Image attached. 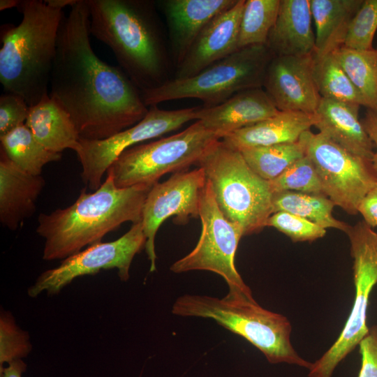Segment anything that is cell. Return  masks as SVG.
<instances>
[{
	"label": "cell",
	"mask_w": 377,
	"mask_h": 377,
	"mask_svg": "<svg viewBox=\"0 0 377 377\" xmlns=\"http://www.w3.org/2000/svg\"><path fill=\"white\" fill-rule=\"evenodd\" d=\"M86 0L64 15L49 95L73 119L80 138L103 140L140 121L149 108L121 68L101 60L90 43Z\"/></svg>",
	"instance_id": "cell-1"
},
{
	"label": "cell",
	"mask_w": 377,
	"mask_h": 377,
	"mask_svg": "<svg viewBox=\"0 0 377 377\" xmlns=\"http://www.w3.org/2000/svg\"><path fill=\"white\" fill-rule=\"evenodd\" d=\"M152 186L140 184L119 188L107 174L94 192L83 188L70 206L40 213L36 232L45 239L43 259L64 260L84 246L101 242L106 234L125 222L141 221L144 203Z\"/></svg>",
	"instance_id": "cell-2"
},
{
	"label": "cell",
	"mask_w": 377,
	"mask_h": 377,
	"mask_svg": "<svg viewBox=\"0 0 377 377\" xmlns=\"http://www.w3.org/2000/svg\"><path fill=\"white\" fill-rule=\"evenodd\" d=\"M90 35L108 46L121 69L140 90L166 80L167 59L154 3L86 0Z\"/></svg>",
	"instance_id": "cell-3"
},
{
	"label": "cell",
	"mask_w": 377,
	"mask_h": 377,
	"mask_svg": "<svg viewBox=\"0 0 377 377\" xmlns=\"http://www.w3.org/2000/svg\"><path fill=\"white\" fill-rule=\"evenodd\" d=\"M18 25L1 26L0 82L5 92L15 94L29 107L49 94L63 10L45 1H20Z\"/></svg>",
	"instance_id": "cell-4"
},
{
	"label": "cell",
	"mask_w": 377,
	"mask_h": 377,
	"mask_svg": "<svg viewBox=\"0 0 377 377\" xmlns=\"http://www.w3.org/2000/svg\"><path fill=\"white\" fill-rule=\"evenodd\" d=\"M172 313L182 317L214 320L257 348L270 364L286 363L309 369L290 340L291 323L282 314L264 309L253 297L228 291L222 298L186 294L174 302Z\"/></svg>",
	"instance_id": "cell-5"
},
{
	"label": "cell",
	"mask_w": 377,
	"mask_h": 377,
	"mask_svg": "<svg viewBox=\"0 0 377 377\" xmlns=\"http://www.w3.org/2000/svg\"><path fill=\"white\" fill-rule=\"evenodd\" d=\"M196 165L203 170L223 215L241 229L244 236L266 227L273 214L269 182L249 166L240 151L220 140L208 149Z\"/></svg>",
	"instance_id": "cell-6"
},
{
	"label": "cell",
	"mask_w": 377,
	"mask_h": 377,
	"mask_svg": "<svg viewBox=\"0 0 377 377\" xmlns=\"http://www.w3.org/2000/svg\"><path fill=\"white\" fill-rule=\"evenodd\" d=\"M273 57L266 45L246 47L193 76L173 78L156 87L142 90L141 96L148 108L182 98H197L203 102L202 107H214L239 91L262 88Z\"/></svg>",
	"instance_id": "cell-7"
},
{
	"label": "cell",
	"mask_w": 377,
	"mask_h": 377,
	"mask_svg": "<svg viewBox=\"0 0 377 377\" xmlns=\"http://www.w3.org/2000/svg\"><path fill=\"white\" fill-rule=\"evenodd\" d=\"M221 138L199 121L178 133L137 145L121 154L108 169L119 188L152 186L164 175L186 170Z\"/></svg>",
	"instance_id": "cell-8"
},
{
	"label": "cell",
	"mask_w": 377,
	"mask_h": 377,
	"mask_svg": "<svg viewBox=\"0 0 377 377\" xmlns=\"http://www.w3.org/2000/svg\"><path fill=\"white\" fill-rule=\"evenodd\" d=\"M346 235L353 260V307L339 337L312 362L308 377H332L338 364L355 350L369 331L367 318L369 297L377 284V233L361 221L350 226Z\"/></svg>",
	"instance_id": "cell-9"
},
{
	"label": "cell",
	"mask_w": 377,
	"mask_h": 377,
	"mask_svg": "<svg viewBox=\"0 0 377 377\" xmlns=\"http://www.w3.org/2000/svg\"><path fill=\"white\" fill-rule=\"evenodd\" d=\"M199 217L202 231L197 244L190 253L175 261L170 270L177 274L209 271L225 280L228 291L253 297L235 265V253L243 232L223 215L207 181L200 200Z\"/></svg>",
	"instance_id": "cell-10"
},
{
	"label": "cell",
	"mask_w": 377,
	"mask_h": 377,
	"mask_svg": "<svg viewBox=\"0 0 377 377\" xmlns=\"http://www.w3.org/2000/svg\"><path fill=\"white\" fill-rule=\"evenodd\" d=\"M300 140L315 167L323 193L348 214H357L361 200L377 182V172L371 161L310 130L304 132Z\"/></svg>",
	"instance_id": "cell-11"
},
{
	"label": "cell",
	"mask_w": 377,
	"mask_h": 377,
	"mask_svg": "<svg viewBox=\"0 0 377 377\" xmlns=\"http://www.w3.org/2000/svg\"><path fill=\"white\" fill-rule=\"evenodd\" d=\"M198 109L165 110L152 105L140 121L108 138H80L75 152L82 166L83 182L94 191L97 190L103 183V175L122 152L138 143L175 131L189 121L197 120Z\"/></svg>",
	"instance_id": "cell-12"
},
{
	"label": "cell",
	"mask_w": 377,
	"mask_h": 377,
	"mask_svg": "<svg viewBox=\"0 0 377 377\" xmlns=\"http://www.w3.org/2000/svg\"><path fill=\"white\" fill-rule=\"evenodd\" d=\"M146 243L142 222L133 223L130 230L117 239L89 246L64 259L59 266L42 272L28 288V295L36 297L42 293L58 294L75 279L101 269L116 268L120 280L126 281L135 256L145 249Z\"/></svg>",
	"instance_id": "cell-13"
},
{
	"label": "cell",
	"mask_w": 377,
	"mask_h": 377,
	"mask_svg": "<svg viewBox=\"0 0 377 377\" xmlns=\"http://www.w3.org/2000/svg\"><path fill=\"white\" fill-rule=\"evenodd\" d=\"M207 179L202 168L174 173L149 190L142 212V224L147 237L145 251L150 263L149 272L156 269L155 237L168 218L174 216L177 223H186L199 217V204Z\"/></svg>",
	"instance_id": "cell-14"
},
{
	"label": "cell",
	"mask_w": 377,
	"mask_h": 377,
	"mask_svg": "<svg viewBox=\"0 0 377 377\" xmlns=\"http://www.w3.org/2000/svg\"><path fill=\"white\" fill-rule=\"evenodd\" d=\"M263 87L279 111L314 114L321 100L313 77V55L274 56Z\"/></svg>",
	"instance_id": "cell-15"
},
{
	"label": "cell",
	"mask_w": 377,
	"mask_h": 377,
	"mask_svg": "<svg viewBox=\"0 0 377 377\" xmlns=\"http://www.w3.org/2000/svg\"><path fill=\"white\" fill-rule=\"evenodd\" d=\"M245 0L216 16L198 36L174 78L193 76L238 50V36Z\"/></svg>",
	"instance_id": "cell-16"
},
{
	"label": "cell",
	"mask_w": 377,
	"mask_h": 377,
	"mask_svg": "<svg viewBox=\"0 0 377 377\" xmlns=\"http://www.w3.org/2000/svg\"><path fill=\"white\" fill-rule=\"evenodd\" d=\"M279 112L264 89L254 88L239 91L218 105L199 107L197 120L221 139Z\"/></svg>",
	"instance_id": "cell-17"
},
{
	"label": "cell",
	"mask_w": 377,
	"mask_h": 377,
	"mask_svg": "<svg viewBox=\"0 0 377 377\" xmlns=\"http://www.w3.org/2000/svg\"><path fill=\"white\" fill-rule=\"evenodd\" d=\"M237 0H166L160 1L165 14L172 55L179 65L205 28Z\"/></svg>",
	"instance_id": "cell-18"
},
{
	"label": "cell",
	"mask_w": 377,
	"mask_h": 377,
	"mask_svg": "<svg viewBox=\"0 0 377 377\" xmlns=\"http://www.w3.org/2000/svg\"><path fill=\"white\" fill-rule=\"evenodd\" d=\"M45 184L41 175L22 170L0 147V221L11 230L31 216Z\"/></svg>",
	"instance_id": "cell-19"
},
{
	"label": "cell",
	"mask_w": 377,
	"mask_h": 377,
	"mask_svg": "<svg viewBox=\"0 0 377 377\" xmlns=\"http://www.w3.org/2000/svg\"><path fill=\"white\" fill-rule=\"evenodd\" d=\"M311 22L309 0H280L266 46L274 56L313 55L316 37Z\"/></svg>",
	"instance_id": "cell-20"
},
{
	"label": "cell",
	"mask_w": 377,
	"mask_h": 377,
	"mask_svg": "<svg viewBox=\"0 0 377 377\" xmlns=\"http://www.w3.org/2000/svg\"><path fill=\"white\" fill-rule=\"evenodd\" d=\"M360 105L323 98L315 112V127L347 151L372 160L374 145L359 119Z\"/></svg>",
	"instance_id": "cell-21"
},
{
	"label": "cell",
	"mask_w": 377,
	"mask_h": 377,
	"mask_svg": "<svg viewBox=\"0 0 377 377\" xmlns=\"http://www.w3.org/2000/svg\"><path fill=\"white\" fill-rule=\"evenodd\" d=\"M315 114L279 111L250 126L235 131L221 140L228 147L244 149L297 142L301 135L316 123Z\"/></svg>",
	"instance_id": "cell-22"
},
{
	"label": "cell",
	"mask_w": 377,
	"mask_h": 377,
	"mask_svg": "<svg viewBox=\"0 0 377 377\" xmlns=\"http://www.w3.org/2000/svg\"><path fill=\"white\" fill-rule=\"evenodd\" d=\"M25 124L51 151L61 153L67 149L75 151L79 146L80 136L73 119L49 94L29 107Z\"/></svg>",
	"instance_id": "cell-23"
},
{
	"label": "cell",
	"mask_w": 377,
	"mask_h": 377,
	"mask_svg": "<svg viewBox=\"0 0 377 377\" xmlns=\"http://www.w3.org/2000/svg\"><path fill=\"white\" fill-rule=\"evenodd\" d=\"M316 27L314 56L332 54L342 47L350 22L364 0H309Z\"/></svg>",
	"instance_id": "cell-24"
},
{
	"label": "cell",
	"mask_w": 377,
	"mask_h": 377,
	"mask_svg": "<svg viewBox=\"0 0 377 377\" xmlns=\"http://www.w3.org/2000/svg\"><path fill=\"white\" fill-rule=\"evenodd\" d=\"M273 213L286 212L302 217L326 229L334 228L346 233L350 226L335 219L332 210L335 205L324 194L284 191L274 193Z\"/></svg>",
	"instance_id": "cell-25"
},
{
	"label": "cell",
	"mask_w": 377,
	"mask_h": 377,
	"mask_svg": "<svg viewBox=\"0 0 377 377\" xmlns=\"http://www.w3.org/2000/svg\"><path fill=\"white\" fill-rule=\"evenodd\" d=\"M0 140L1 147L9 158L22 170L34 175H41L46 164L61 158V153L51 151L43 146L26 124L1 137Z\"/></svg>",
	"instance_id": "cell-26"
},
{
	"label": "cell",
	"mask_w": 377,
	"mask_h": 377,
	"mask_svg": "<svg viewBox=\"0 0 377 377\" xmlns=\"http://www.w3.org/2000/svg\"><path fill=\"white\" fill-rule=\"evenodd\" d=\"M367 103L377 112V50H358L343 46L332 53Z\"/></svg>",
	"instance_id": "cell-27"
},
{
	"label": "cell",
	"mask_w": 377,
	"mask_h": 377,
	"mask_svg": "<svg viewBox=\"0 0 377 377\" xmlns=\"http://www.w3.org/2000/svg\"><path fill=\"white\" fill-rule=\"evenodd\" d=\"M313 77L321 98L367 108L364 98L332 54L313 55Z\"/></svg>",
	"instance_id": "cell-28"
},
{
	"label": "cell",
	"mask_w": 377,
	"mask_h": 377,
	"mask_svg": "<svg viewBox=\"0 0 377 377\" xmlns=\"http://www.w3.org/2000/svg\"><path fill=\"white\" fill-rule=\"evenodd\" d=\"M240 152L249 166L261 178L269 182L303 157L305 149L299 139L293 143L254 147Z\"/></svg>",
	"instance_id": "cell-29"
},
{
	"label": "cell",
	"mask_w": 377,
	"mask_h": 377,
	"mask_svg": "<svg viewBox=\"0 0 377 377\" xmlns=\"http://www.w3.org/2000/svg\"><path fill=\"white\" fill-rule=\"evenodd\" d=\"M280 0L245 1L240 21L238 50L266 45L269 34L276 21Z\"/></svg>",
	"instance_id": "cell-30"
},
{
	"label": "cell",
	"mask_w": 377,
	"mask_h": 377,
	"mask_svg": "<svg viewBox=\"0 0 377 377\" xmlns=\"http://www.w3.org/2000/svg\"><path fill=\"white\" fill-rule=\"evenodd\" d=\"M269 182L273 194L284 191L323 194L315 167L306 154Z\"/></svg>",
	"instance_id": "cell-31"
},
{
	"label": "cell",
	"mask_w": 377,
	"mask_h": 377,
	"mask_svg": "<svg viewBox=\"0 0 377 377\" xmlns=\"http://www.w3.org/2000/svg\"><path fill=\"white\" fill-rule=\"evenodd\" d=\"M377 30V0H364L352 18L343 46L358 50L374 49Z\"/></svg>",
	"instance_id": "cell-32"
},
{
	"label": "cell",
	"mask_w": 377,
	"mask_h": 377,
	"mask_svg": "<svg viewBox=\"0 0 377 377\" xmlns=\"http://www.w3.org/2000/svg\"><path fill=\"white\" fill-rule=\"evenodd\" d=\"M31 350L29 334L20 329L8 311L1 310L0 316V371L5 363L22 360Z\"/></svg>",
	"instance_id": "cell-33"
},
{
	"label": "cell",
	"mask_w": 377,
	"mask_h": 377,
	"mask_svg": "<svg viewBox=\"0 0 377 377\" xmlns=\"http://www.w3.org/2000/svg\"><path fill=\"white\" fill-rule=\"evenodd\" d=\"M266 226L276 228L295 242H313L326 234V229L286 212L273 213L267 219Z\"/></svg>",
	"instance_id": "cell-34"
},
{
	"label": "cell",
	"mask_w": 377,
	"mask_h": 377,
	"mask_svg": "<svg viewBox=\"0 0 377 377\" xmlns=\"http://www.w3.org/2000/svg\"><path fill=\"white\" fill-rule=\"evenodd\" d=\"M29 106L17 94L4 92L0 96V138L25 124Z\"/></svg>",
	"instance_id": "cell-35"
},
{
	"label": "cell",
	"mask_w": 377,
	"mask_h": 377,
	"mask_svg": "<svg viewBox=\"0 0 377 377\" xmlns=\"http://www.w3.org/2000/svg\"><path fill=\"white\" fill-rule=\"evenodd\" d=\"M358 346L361 367L357 377H377V325L369 327Z\"/></svg>",
	"instance_id": "cell-36"
},
{
	"label": "cell",
	"mask_w": 377,
	"mask_h": 377,
	"mask_svg": "<svg viewBox=\"0 0 377 377\" xmlns=\"http://www.w3.org/2000/svg\"><path fill=\"white\" fill-rule=\"evenodd\" d=\"M357 211L367 225L372 228L377 226V182L364 196Z\"/></svg>",
	"instance_id": "cell-37"
},
{
	"label": "cell",
	"mask_w": 377,
	"mask_h": 377,
	"mask_svg": "<svg viewBox=\"0 0 377 377\" xmlns=\"http://www.w3.org/2000/svg\"><path fill=\"white\" fill-rule=\"evenodd\" d=\"M361 121L374 145V154L371 162L377 172V112L367 109L365 115Z\"/></svg>",
	"instance_id": "cell-38"
},
{
	"label": "cell",
	"mask_w": 377,
	"mask_h": 377,
	"mask_svg": "<svg viewBox=\"0 0 377 377\" xmlns=\"http://www.w3.org/2000/svg\"><path fill=\"white\" fill-rule=\"evenodd\" d=\"M27 369V364L22 360H17L8 364L0 371L1 377H22Z\"/></svg>",
	"instance_id": "cell-39"
},
{
	"label": "cell",
	"mask_w": 377,
	"mask_h": 377,
	"mask_svg": "<svg viewBox=\"0 0 377 377\" xmlns=\"http://www.w3.org/2000/svg\"><path fill=\"white\" fill-rule=\"evenodd\" d=\"M45 1L52 8L63 10L66 6L73 7L78 0H45Z\"/></svg>",
	"instance_id": "cell-40"
},
{
	"label": "cell",
	"mask_w": 377,
	"mask_h": 377,
	"mask_svg": "<svg viewBox=\"0 0 377 377\" xmlns=\"http://www.w3.org/2000/svg\"><path fill=\"white\" fill-rule=\"evenodd\" d=\"M20 1L19 0H1L0 1V10H4L6 9L17 7Z\"/></svg>",
	"instance_id": "cell-41"
},
{
	"label": "cell",
	"mask_w": 377,
	"mask_h": 377,
	"mask_svg": "<svg viewBox=\"0 0 377 377\" xmlns=\"http://www.w3.org/2000/svg\"><path fill=\"white\" fill-rule=\"evenodd\" d=\"M377 50V48H376Z\"/></svg>",
	"instance_id": "cell-42"
}]
</instances>
